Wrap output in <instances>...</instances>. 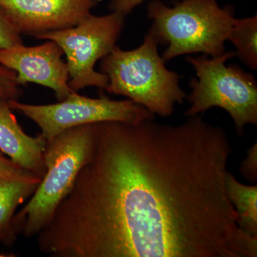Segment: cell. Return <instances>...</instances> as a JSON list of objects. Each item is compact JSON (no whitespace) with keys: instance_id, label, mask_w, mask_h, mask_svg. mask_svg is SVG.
<instances>
[{"instance_id":"6da1fadb","label":"cell","mask_w":257,"mask_h":257,"mask_svg":"<svg viewBox=\"0 0 257 257\" xmlns=\"http://www.w3.org/2000/svg\"><path fill=\"white\" fill-rule=\"evenodd\" d=\"M94 124L92 150L39 234L51 257H256L226 192L232 147L199 115Z\"/></svg>"},{"instance_id":"9a60e30c","label":"cell","mask_w":257,"mask_h":257,"mask_svg":"<svg viewBox=\"0 0 257 257\" xmlns=\"http://www.w3.org/2000/svg\"><path fill=\"white\" fill-rule=\"evenodd\" d=\"M14 71L0 64V97L18 100L23 94Z\"/></svg>"},{"instance_id":"ac0fdd59","label":"cell","mask_w":257,"mask_h":257,"mask_svg":"<svg viewBox=\"0 0 257 257\" xmlns=\"http://www.w3.org/2000/svg\"><path fill=\"white\" fill-rule=\"evenodd\" d=\"M145 0H112L109 5V10L126 16Z\"/></svg>"},{"instance_id":"d6986e66","label":"cell","mask_w":257,"mask_h":257,"mask_svg":"<svg viewBox=\"0 0 257 257\" xmlns=\"http://www.w3.org/2000/svg\"><path fill=\"white\" fill-rule=\"evenodd\" d=\"M92 1L94 2V3L96 4V3L98 1V0H92Z\"/></svg>"},{"instance_id":"4fadbf2b","label":"cell","mask_w":257,"mask_h":257,"mask_svg":"<svg viewBox=\"0 0 257 257\" xmlns=\"http://www.w3.org/2000/svg\"><path fill=\"white\" fill-rule=\"evenodd\" d=\"M228 40L236 48V55L248 67L257 69V16L235 18Z\"/></svg>"},{"instance_id":"5bb4252c","label":"cell","mask_w":257,"mask_h":257,"mask_svg":"<svg viewBox=\"0 0 257 257\" xmlns=\"http://www.w3.org/2000/svg\"><path fill=\"white\" fill-rule=\"evenodd\" d=\"M0 177L40 184L42 179L23 170L0 151Z\"/></svg>"},{"instance_id":"7a4b0ae2","label":"cell","mask_w":257,"mask_h":257,"mask_svg":"<svg viewBox=\"0 0 257 257\" xmlns=\"http://www.w3.org/2000/svg\"><path fill=\"white\" fill-rule=\"evenodd\" d=\"M158 45L148 32L135 50L116 46L101 59L100 72L108 77L106 92L126 96L154 114L168 117L187 95L179 85L180 76L166 67Z\"/></svg>"},{"instance_id":"9c48e42d","label":"cell","mask_w":257,"mask_h":257,"mask_svg":"<svg viewBox=\"0 0 257 257\" xmlns=\"http://www.w3.org/2000/svg\"><path fill=\"white\" fill-rule=\"evenodd\" d=\"M94 5L92 0H0V9L17 31L35 37L72 28Z\"/></svg>"},{"instance_id":"3957f363","label":"cell","mask_w":257,"mask_h":257,"mask_svg":"<svg viewBox=\"0 0 257 257\" xmlns=\"http://www.w3.org/2000/svg\"><path fill=\"white\" fill-rule=\"evenodd\" d=\"M147 12L152 20L149 32L167 46L165 62L189 54L222 55L235 20L233 8H221L216 0H182L172 8L152 0Z\"/></svg>"},{"instance_id":"277c9868","label":"cell","mask_w":257,"mask_h":257,"mask_svg":"<svg viewBox=\"0 0 257 257\" xmlns=\"http://www.w3.org/2000/svg\"><path fill=\"white\" fill-rule=\"evenodd\" d=\"M93 138L94 124H89L69 128L47 142L46 173L28 204L13 217V228L18 236L33 237L50 222L89 158Z\"/></svg>"},{"instance_id":"5b68a950","label":"cell","mask_w":257,"mask_h":257,"mask_svg":"<svg viewBox=\"0 0 257 257\" xmlns=\"http://www.w3.org/2000/svg\"><path fill=\"white\" fill-rule=\"evenodd\" d=\"M236 56L235 51L218 57H187L197 78L191 80V105L185 116H197L212 107L227 111L234 121L239 136L247 124H257V82L252 74L239 66H226V61Z\"/></svg>"},{"instance_id":"30bf717a","label":"cell","mask_w":257,"mask_h":257,"mask_svg":"<svg viewBox=\"0 0 257 257\" xmlns=\"http://www.w3.org/2000/svg\"><path fill=\"white\" fill-rule=\"evenodd\" d=\"M46 143L40 135L35 138L27 135L9 100L0 97V151L23 170L42 179L47 170L44 159Z\"/></svg>"},{"instance_id":"7c38bea8","label":"cell","mask_w":257,"mask_h":257,"mask_svg":"<svg viewBox=\"0 0 257 257\" xmlns=\"http://www.w3.org/2000/svg\"><path fill=\"white\" fill-rule=\"evenodd\" d=\"M226 192L237 213L240 229L249 236L257 237V186L241 183L229 172Z\"/></svg>"},{"instance_id":"8fae6325","label":"cell","mask_w":257,"mask_h":257,"mask_svg":"<svg viewBox=\"0 0 257 257\" xmlns=\"http://www.w3.org/2000/svg\"><path fill=\"white\" fill-rule=\"evenodd\" d=\"M40 184L0 177V243L5 246L15 244L18 235L13 230V217L19 206L32 197Z\"/></svg>"},{"instance_id":"2e32d148","label":"cell","mask_w":257,"mask_h":257,"mask_svg":"<svg viewBox=\"0 0 257 257\" xmlns=\"http://www.w3.org/2000/svg\"><path fill=\"white\" fill-rule=\"evenodd\" d=\"M21 35L0 9V50L23 45Z\"/></svg>"},{"instance_id":"8992f818","label":"cell","mask_w":257,"mask_h":257,"mask_svg":"<svg viewBox=\"0 0 257 257\" xmlns=\"http://www.w3.org/2000/svg\"><path fill=\"white\" fill-rule=\"evenodd\" d=\"M124 17L113 12L104 16L89 14L72 28L36 37L55 42L63 51L68 66L69 87L73 92L89 87L105 89L107 76L96 71L94 67L116 47Z\"/></svg>"},{"instance_id":"e0dca14e","label":"cell","mask_w":257,"mask_h":257,"mask_svg":"<svg viewBox=\"0 0 257 257\" xmlns=\"http://www.w3.org/2000/svg\"><path fill=\"white\" fill-rule=\"evenodd\" d=\"M242 175L248 179L256 180L257 177V147L253 145L248 151L246 158L243 161L241 166Z\"/></svg>"},{"instance_id":"ba28073f","label":"cell","mask_w":257,"mask_h":257,"mask_svg":"<svg viewBox=\"0 0 257 257\" xmlns=\"http://www.w3.org/2000/svg\"><path fill=\"white\" fill-rule=\"evenodd\" d=\"M64 52L52 40L37 45H23L0 50V64L14 71L20 86L28 83L50 88L59 101L74 92L69 87V69Z\"/></svg>"},{"instance_id":"52a82bcc","label":"cell","mask_w":257,"mask_h":257,"mask_svg":"<svg viewBox=\"0 0 257 257\" xmlns=\"http://www.w3.org/2000/svg\"><path fill=\"white\" fill-rule=\"evenodd\" d=\"M9 103L13 110L20 111L40 127V135L47 142L81 125L108 121L138 123L155 118L153 113L130 99L113 100L104 95L90 98L74 92L55 104H30L17 99Z\"/></svg>"}]
</instances>
